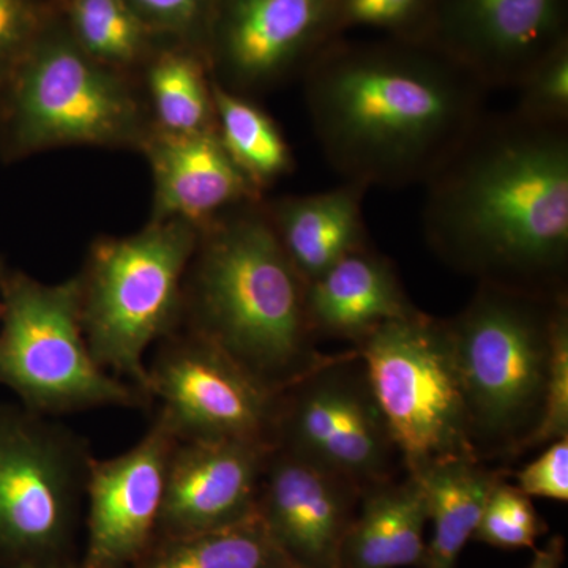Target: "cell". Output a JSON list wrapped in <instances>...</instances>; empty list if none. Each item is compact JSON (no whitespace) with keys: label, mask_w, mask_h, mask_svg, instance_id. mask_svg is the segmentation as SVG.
<instances>
[{"label":"cell","mask_w":568,"mask_h":568,"mask_svg":"<svg viewBox=\"0 0 568 568\" xmlns=\"http://www.w3.org/2000/svg\"><path fill=\"white\" fill-rule=\"evenodd\" d=\"M304 81L325 160L366 189L425 185L487 112L488 89L425 41L334 40Z\"/></svg>","instance_id":"obj_2"},{"label":"cell","mask_w":568,"mask_h":568,"mask_svg":"<svg viewBox=\"0 0 568 568\" xmlns=\"http://www.w3.org/2000/svg\"><path fill=\"white\" fill-rule=\"evenodd\" d=\"M272 448L242 440L178 439L156 538L212 532L257 518L261 478Z\"/></svg>","instance_id":"obj_16"},{"label":"cell","mask_w":568,"mask_h":568,"mask_svg":"<svg viewBox=\"0 0 568 568\" xmlns=\"http://www.w3.org/2000/svg\"><path fill=\"white\" fill-rule=\"evenodd\" d=\"M515 91L518 114L538 122L568 123V40L545 55Z\"/></svg>","instance_id":"obj_30"},{"label":"cell","mask_w":568,"mask_h":568,"mask_svg":"<svg viewBox=\"0 0 568 568\" xmlns=\"http://www.w3.org/2000/svg\"><path fill=\"white\" fill-rule=\"evenodd\" d=\"M305 308L313 335L358 345L381 325L420 310L407 297L395 265L372 246L355 250L305 284Z\"/></svg>","instance_id":"obj_18"},{"label":"cell","mask_w":568,"mask_h":568,"mask_svg":"<svg viewBox=\"0 0 568 568\" xmlns=\"http://www.w3.org/2000/svg\"><path fill=\"white\" fill-rule=\"evenodd\" d=\"M263 200L201 227L183 280L179 327L219 347L276 395L328 355L316 349L305 282L280 245Z\"/></svg>","instance_id":"obj_3"},{"label":"cell","mask_w":568,"mask_h":568,"mask_svg":"<svg viewBox=\"0 0 568 568\" xmlns=\"http://www.w3.org/2000/svg\"><path fill=\"white\" fill-rule=\"evenodd\" d=\"M568 437V298L556 301L552 313L551 355L544 409L532 435L523 452L544 448L555 440Z\"/></svg>","instance_id":"obj_28"},{"label":"cell","mask_w":568,"mask_h":568,"mask_svg":"<svg viewBox=\"0 0 568 568\" xmlns=\"http://www.w3.org/2000/svg\"><path fill=\"white\" fill-rule=\"evenodd\" d=\"M362 491L304 458L272 448L261 478L257 518L297 568H338Z\"/></svg>","instance_id":"obj_15"},{"label":"cell","mask_w":568,"mask_h":568,"mask_svg":"<svg viewBox=\"0 0 568 568\" xmlns=\"http://www.w3.org/2000/svg\"><path fill=\"white\" fill-rule=\"evenodd\" d=\"M152 130L140 78L89 58L55 7L31 50L0 84L6 162L73 145L141 152Z\"/></svg>","instance_id":"obj_4"},{"label":"cell","mask_w":568,"mask_h":568,"mask_svg":"<svg viewBox=\"0 0 568 568\" xmlns=\"http://www.w3.org/2000/svg\"><path fill=\"white\" fill-rule=\"evenodd\" d=\"M6 274H7L6 261H3V257L0 256V320H2V283H3V278H6Z\"/></svg>","instance_id":"obj_34"},{"label":"cell","mask_w":568,"mask_h":568,"mask_svg":"<svg viewBox=\"0 0 568 568\" xmlns=\"http://www.w3.org/2000/svg\"><path fill=\"white\" fill-rule=\"evenodd\" d=\"M559 297L478 284L448 321L480 459L523 454L540 420Z\"/></svg>","instance_id":"obj_6"},{"label":"cell","mask_w":568,"mask_h":568,"mask_svg":"<svg viewBox=\"0 0 568 568\" xmlns=\"http://www.w3.org/2000/svg\"><path fill=\"white\" fill-rule=\"evenodd\" d=\"M567 40V0H435L426 43L491 91L517 89Z\"/></svg>","instance_id":"obj_13"},{"label":"cell","mask_w":568,"mask_h":568,"mask_svg":"<svg viewBox=\"0 0 568 568\" xmlns=\"http://www.w3.org/2000/svg\"><path fill=\"white\" fill-rule=\"evenodd\" d=\"M197 239L200 227L181 220L149 222L125 237L104 235L74 276L97 364L148 396L145 355L181 324L183 280Z\"/></svg>","instance_id":"obj_5"},{"label":"cell","mask_w":568,"mask_h":568,"mask_svg":"<svg viewBox=\"0 0 568 568\" xmlns=\"http://www.w3.org/2000/svg\"><path fill=\"white\" fill-rule=\"evenodd\" d=\"M547 530L532 497L503 478L488 497L473 540L499 549L534 548Z\"/></svg>","instance_id":"obj_26"},{"label":"cell","mask_w":568,"mask_h":568,"mask_svg":"<svg viewBox=\"0 0 568 568\" xmlns=\"http://www.w3.org/2000/svg\"><path fill=\"white\" fill-rule=\"evenodd\" d=\"M366 190L343 182L327 192L264 197L276 239L305 284L346 254L369 245L364 219Z\"/></svg>","instance_id":"obj_19"},{"label":"cell","mask_w":568,"mask_h":568,"mask_svg":"<svg viewBox=\"0 0 568 568\" xmlns=\"http://www.w3.org/2000/svg\"><path fill=\"white\" fill-rule=\"evenodd\" d=\"M425 186V239L444 263L478 284L567 295L568 123L485 112Z\"/></svg>","instance_id":"obj_1"},{"label":"cell","mask_w":568,"mask_h":568,"mask_svg":"<svg viewBox=\"0 0 568 568\" xmlns=\"http://www.w3.org/2000/svg\"><path fill=\"white\" fill-rule=\"evenodd\" d=\"M274 447L361 491L394 478L399 454L357 351L335 355L276 394Z\"/></svg>","instance_id":"obj_10"},{"label":"cell","mask_w":568,"mask_h":568,"mask_svg":"<svg viewBox=\"0 0 568 568\" xmlns=\"http://www.w3.org/2000/svg\"><path fill=\"white\" fill-rule=\"evenodd\" d=\"M518 489L526 496L568 500V437L555 440L528 465L515 473Z\"/></svg>","instance_id":"obj_32"},{"label":"cell","mask_w":568,"mask_h":568,"mask_svg":"<svg viewBox=\"0 0 568 568\" xmlns=\"http://www.w3.org/2000/svg\"><path fill=\"white\" fill-rule=\"evenodd\" d=\"M435 0H339L336 33L347 29H376L394 40L425 41Z\"/></svg>","instance_id":"obj_27"},{"label":"cell","mask_w":568,"mask_h":568,"mask_svg":"<svg viewBox=\"0 0 568 568\" xmlns=\"http://www.w3.org/2000/svg\"><path fill=\"white\" fill-rule=\"evenodd\" d=\"M0 386L44 417L97 407H149L151 398L97 364L82 331L77 278L41 283L7 271L0 320Z\"/></svg>","instance_id":"obj_8"},{"label":"cell","mask_w":568,"mask_h":568,"mask_svg":"<svg viewBox=\"0 0 568 568\" xmlns=\"http://www.w3.org/2000/svg\"><path fill=\"white\" fill-rule=\"evenodd\" d=\"M159 39L207 55L209 31L219 0H125Z\"/></svg>","instance_id":"obj_29"},{"label":"cell","mask_w":568,"mask_h":568,"mask_svg":"<svg viewBox=\"0 0 568 568\" xmlns=\"http://www.w3.org/2000/svg\"><path fill=\"white\" fill-rule=\"evenodd\" d=\"M566 560V538L552 536L544 547L536 549L528 568H562Z\"/></svg>","instance_id":"obj_33"},{"label":"cell","mask_w":568,"mask_h":568,"mask_svg":"<svg viewBox=\"0 0 568 568\" xmlns=\"http://www.w3.org/2000/svg\"><path fill=\"white\" fill-rule=\"evenodd\" d=\"M407 473L478 457L448 321L418 312L355 345Z\"/></svg>","instance_id":"obj_9"},{"label":"cell","mask_w":568,"mask_h":568,"mask_svg":"<svg viewBox=\"0 0 568 568\" xmlns=\"http://www.w3.org/2000/svg\"><path fill=\"white\" fill-rule=\"evenodd\" d=\"M339 0H219L207 61L216 84L260 95L304 74L335 40Z\"/></svg>","instance_id":"obj_12"},{"label":"cell","mask_w":568,"mask_h":568,"mask_svg":"<svg viewBox=\"0 0 568 568\" xmlns=\"http://www.w3.org/2000/svg\"><path fill=\"white\" fill-rule=\"evenodd\" d=\"M407 474L416 477L424 489L428 523L433 526L422 568H457L463 549L476 534L488 497L504 474L474 458L432 463Z\"/></svg>","instance_id":"obj_21"},{"label":"cell","mask_w":568,"mask_h":568,"mask_svg":"<svg viewBox=\"0 0 568 568\" xmlns=\"http://www.w3.org/2000/svg\"><path fill=\"white\" fill-rule=\"evenodd\" d=\"M148 392L182 440H242L274 447L276 395L219 347L178 327L148 362Z\"/></svg>","instance_id":"obj_11"},{"label":"cell","mask_w":568,"mask_h":568,"mask_svg":"<svg viewBox=\"0 0 568 568\" xmlns=\"http://www.w3.org/2000/svg\"><path fill=\"white\" fill-rule=\"evenodd\" d=\"M141 153L152 171L149 222L181 220L201 230L222 213L264 197L235 166L215 132L152 130Z\"/></svg>","instance_id":"obj_17"},{"label":"cell","mask_w":568,"mask_h":568,"mask_svg":"<svg viewBox=\"0 0 568 568\" xmlns=\"http://www.w3.org/2000/svg\"><path fill=\"white\" fill-rule=\"evenodd\" d=\"M52 0H0V84L50 21Z\"/></svg>","instance_id":"obj_31"},{"label":"cell","mask_w":568,"mask_h":568,"mask_svg":"<svg viewBox=\"0 0 568 568\" xmlns=\"http://www.w3.org/2000/svg\"><path fill=\"white\" fill-rule=\"evenodd\" d=\"M215 133L257 192H267L293 173L295 160L278 123L253 99L223 89L213 81Z\"/></svg>","instance_id":"obj_24"},{"label":"cell","mask_w":568,"mask_h":568,"mask_svg":"<svg viewBox=\"0 0 568 568\" xmlns=\"http://www.w3.org/2000/svg\"><path fill=\"white\" fill-rule=\"evenodd\" d=\"M74 568H80V567H74Z\"/></svg>","instance_id":"obj_35"},{"label":"cell","mask_w":568,"mask_h":568,"mask_svg":"<svg viewBox=\"0 0 568 568\" xmlns=\"http://www.w3.org/2000/svg\"><path fill=\"white\" fill-rule=\"evenodd\" d=\"M74 43L108 69L140 78L166 41L159 39L125 0H52Z\"/></svg>","instance_id":"obj_23"},{"label":"cell","mask_w":568,"mask_h":568,"mask_svg":"<svg viewBox=\"0 0 568 568\" xmlns=\"http://www.w3.org/2000/svg\"><path fill=\"white\" fill-rule=\"evenodd\" d=\"M132 568H297L260 518L233 528L156 538Z\"/></svg>","instance_id":"obj_25"},{"label":"cell","mask_w":568,"mask_h":568,"mask_svg":"<svg viewBox=\"0 0 568 568\" xmlns=\"http://www.w3.org/2000/svg\"><path fill=\"white\" fill-rule=\"evenodd\" d=\"M93 458L69 426L0 403V568L80 566Z\"/></svg>","instance_id":"obj_7"},{"label":"cell","mask_w":568,"mask_h":568,"mask_svg":"<svg viewBox=\"0 0 568 568\" xmlns=\"http://www.w3.org/2000/svg\"><path fill=\"white\" fill-rule=\"evenodd\" d=\"M140 82L156 132H215L213 78L203 51L166 41L145 63Z\"/></svg>","instance_id":"obj_22"},{"label":"cell","mask_w":568,"mask_h":568,"mask_svg":"<svg viewBox=\"0 0 568 568\" xmlns=\"http://www.w3.org/2000/svg\"><path fill=\"white\" fill-rule=\"evenodd\" d=\"M175 444L178 436L156 414L136 446L114 458H93L78 567L132 568L152 547Z\"/></svg>","instance_id":"obj_14"},{"label":"cell","mask_w":568,"mask_h":568,"mask_svg":"<svg viewBox=\"0 0 568 568\" xmlns=\"http://www.w3.org/2000/svg\"><path fill=\"white\" fill-rule=\"evenodd\" d=\"M428 507L416 477L364 489L339 552L338 568H422Z\"/></svg>","instance_id":"obj_20"}]
</instances>
